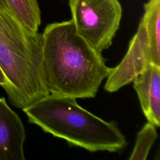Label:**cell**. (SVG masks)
Instances as JSON below:
<instances>
[{"label": "cell", "instance_id": "obj_1", "mask_svg": "<svg viewBox=\"0 0 160 160\" xmlns=\"http://www.w3.org/2000/svg\"><path fill=\"white\" fill-rule=\"evenodd\" d=\"M42 34V78L49 93L94 98L111 70L101 53L78 33L72 19L48 24Z\"/></svg>", "mask_w": 160, "mask_h": 160}, {"label": "cell", "instance_id": "obj_2", "mask_svg": "<svg viewBox=\"0 0 160 160\" xmlns=\"http://www.w3.org/2000/svg\"><path fill=\"white\" fill-rule=\"evenodd\" d=\"M22 111L45 132L89 152H119L128 145L116 121L95 116L72 98L49 94Z\"/></svg>", "mask_w": 160, "mask_h": 160}, {"label": "cell", "instance_id": "obj_3", "mask_svg": "<svg viewBox=\"0 0 160 160\" xmlns=\"http://www.w3.org/2000/svg\"><path fill=\"white\" fill-rule=\"evenodd\" d=\"M43 36L24 28L0 0V68L14 106L24 109L49 94L42 78Z\"/></svg>", "mask_w": 160, "mask_h": 160}, {"label": "cell", "instance_id": "obj_4", "mask_svg": "<svg viewBox=\"0 0 160 160\" xmlns=\"http://www.w3.org/2000/svg\"><path fill=\"white\" fill-rule=\"evenodd\" d=\"M68 4L78 33L99 52L108 49L122 18L119 0H68Z\"/></svg>", "mask_w": 160, "mask_h": 160}, {"label": "cell", "instance_id": "obj_5", "mask_svg": "<svg viewBox=\"0 0 160 160\" xmlns=\"http://www.w3.org/2000/svg\"><path fill=\"white\" fill-rule=\"evenodd\" d=\"M152 64L148 33L142 18L136 33L129 42L128 51L120 62L111 70L104 89L109 92H116L132 82L136 75Z\"/></svg>", "mask_w": 160, "mask_h": 160}, {"label": "cell", "instance_id": "obj_6", "mask_svg": "<svg viewBox=\"0 0 160 160\" xmlns=\"http://www.w3.org/2000/svg\"><path fill=\"white\" fill-rule=\"evenodd\" d=\"M26 132L19 116L0 98V160H24Z\"/></svg>", "mask_w": 160, "mask_h": 160}, {"label": "cell", "instance_id": "obj_7", "mask_svg": "<svg viewBox=\"0 0 160 160\" xmlns=\"http://www.w3.org/2000/svg\"><path fill=\"white\" fill-rule=\"evenodd\" d=\"M132 82L144 115L148 122L159 127L160 66L149 64Z\"/></svg>", "mask_w": 160, "mask_h": 160}, {"label": "cell", "instance_id": "obj_8", "mask_svg": "<svg viewBox=\"0 0 160 160\" xmlns=\"http://www.w3.org/2000/svg\"><path fill=\"white\" fill-rule=\"evenodd\" d=\"M144 21L152 64L160 66V0H149L144 4Z\"/></svg>", "mask_w": 160, "mask_h": 160}, {"label": "cell", "instance_id": "obj_9", "mask_svg": "<svg viewBox=\"0 0 160 160\" xmlns=\"http://www.w3.org/2000/svg\"><path fill=\"white\" fill-rule=\"evenodd\" d=\"M8 9L26 29L38 32L41 23V10L37 0H4Z\"/></svg>", "mask_w": 160, "mask_h": 160}, {"label": "cell", "instance_id": "obj_10", "mask_svg": "<svg viewBox=\"0 0 160 160\" xmlns=\"http://www.w3.org/2000/svg\"><path fill=\"white\" fill-rule=\"evenodd\" d=\"M158 138L156 126L148 122L138 132L129 160H145Z\"/></svg>", "mask_w": 160, "mask_h": 160}, {"label": "cell", "instance_id": "obj_11", "mask_svg": "<svg viewBox=\"0 0 160 160\" xmlns=\"http://www.w3.org/2000/svg\"><path fill=\"white\" fill-rule=\"evenodd\" d=\"M6 83H7V81H6V77L3 72L2 71L1 69L0 68V86L4 88L6 85Z\"/></svg>", "mask_w": 160, "mask_h": 160}]
</instances>
